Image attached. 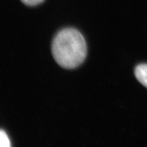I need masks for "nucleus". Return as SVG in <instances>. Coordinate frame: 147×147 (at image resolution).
<instances>
[{
	"label": "nucleus",
	"instance_id": "nucleus-2",
	"mask_svg": "<svg viewBox=\"0 0 147 147\" xmlns=\"http://www.w3.org/2000/svg\"><path fill=\"white\" fill-rule=\"evenodd\" d=\"M134 73L137 80L147 88V64H140L137 66Z\"/></svg>",
	"mask_w": 147,
	"mask_h": 147
},
{
	"label": "nucleus",
	"instance_id": "nucleus-1",
	"mask_svg": "<svg viewBox=\"0 0 147 147\" xmlns=\"http://www.w3.org/2000/svg\"><path fill=\"white\" fill-rule=\"evenodd\" d=\"M52 51L54 59L59 66L73 69L85 60L87 53L86 43L79 31L66 28L55 37Z\"/></svg>",
	"mask_w": 147,
	"mask_h": 147
},
{
	"label": "nucleus",
	"instance_id": "nucleus-3",
	"mask_svg": "<svg viewBox=\"0 0 147 147\" xmlns=\"http://www.w3.org/2000/svg\"><path fill=\"white\" fill-rule=\"evenodd\" d=\"M11 146V142L6 132L0 129V147H9Z\"/></svg>",
	"mask_w": 147,
	"mask_h": 147
},
{
	"label": "nucleus",
	"instance_id": "nucleus-4",
	"mask_svg": "<svg viewBox=\"0 0 147 147\" xmlns=\"http://www.w3.org/2000/svg\"><path fill=\"white\" fill-rule=\"evenodd\" d=\"M21 1L27 6H33L42 3L44 0H21Z\"/></svg>",
	"mask_w": 147,
	"mask_h": 147
}]
</instances>
